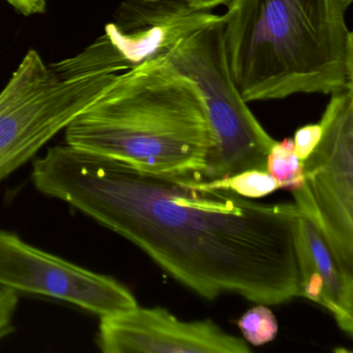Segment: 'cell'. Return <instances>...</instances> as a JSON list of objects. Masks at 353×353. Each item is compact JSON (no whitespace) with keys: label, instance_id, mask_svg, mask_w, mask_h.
I'll use <instances>...</instances> for the list:
<instances>
[{"label":"cell","instance_id":"10","mask_svg":"<svg viewBox=\"0 0 353 353\" xmlns=\"http://www.w3.org/2000/svg\"><path fill=\"white\" fill-rule=\"evenodd\" d=\"M301 212L296 239L301 296L330 312L339 327L353 336V279L341 270L316 222L305 185L293 192Z\"/></svg>","mask_w":353,"mask_h":353},{"label":"cell","instance_id":"14","mask_svg":"<svg viewBox=\"0 0 353 353\" xmlns=\"http://www.w3.org/2000/svg\"><path fill=\"white\" fill-rule=\"evenodd\" d=\"M321 135L322 127L320 123L303 125L295 132L293 145L299 160L303 162L312 154L320 141Z\"/></svg>","mask_w":353,"mask_h":353},{"label":"cell","instance_id":"1","mask_svg":"<svg viewBox=\"0 0 353 353\" xmlns=\"http://www.w3.org/2000/svg\"><path fill=\"white\" fill-rule=\"evenodd\" d=\"M34 187L119 233L204 299L301 296L296 204L260 203L205 179L145 172L70 144L34 161Z\"/></svg>","mask_w":353,"mask_h":353},{"label":"cell","instance_id":"15","mask_svg":"<svg viewBox=\"0 0 353 353\" xmlns=\"http://www.w3.org/2000/svg\"><path fill=\"white\" fill-rule=\"evenodd\" d=\"M18 293L0 288V341L14 330V316L18 307Z\"/></svg>","mask_w":353,"mask_h":353},{"label":"cell","instance_id":"9","mask_svg":"<svg viewBox=\"0 0 353 353\" xmlns=\"http://www.w3.org/2000/svg\"><path fill=\"white\" fill-rule=\"evenodd\" d=\"M223 16L197 11L177 0H127L117 23L107 26L131 67L166 59L183 39L220 21Z\"/></svg>","mask_w":353,"mask_h":353},{"label":"cell","instance_id":"6","mask_svg":"<svg viewBox=\"0 0 353 353\" xmlns=\"http://www.w3.org/2000/svg\"><path fill=\"white\" fill-rule=\"evenodd\" d=\"M322 135L303 161L316 222L339 266L353 279V88L332 94Z\"/></svg>","mask_w":353,"mask_h":353},{"label":"cell","instance_id":"2","mask_svg":"<svg viewBox=\"0 0 353 353\" xmlns=\"http://www.w3.org/2000/svg\"><path fill=\"white\" fill-rule=\"evenodd\" d=\"M353 0H231L223 22L229 70L245 102L353 88Z\"/></svg>","mask_w":353,"mask_h":353},{"label":"cell","instance_id":"3","mask_svg":"<svg viewBox=\"0 0 353 353\" xmlns=\"http://www.w3.org/2000/svg\"><path fill=\"white\" fill-rule=\"evenodd\" d=\"M65 132L70 145L172 176L203 179L212 146L199 90L167 59L121 72Z\"/></svg>","mask_w":353,"mask_h":353},{"label":"cell","instance_id":"17","mask_svg":"<svg viewBox=\"0 0 353 353\" xmlns=\"http://www.w3.org/2000/svg\"><path fill=\"white\" fill-rule=\"evenodd\" d=\"M189 6L192 9L197 11H208L219 7V6H227L231 0H177Z\"/></svg>","mask_w":353,"mask_h":353},{"label":"cell","instance_id":"11","mask_svg":"<svg viewBox=\"0 0 353 353\" xmlns=\"http://www.w3.org/2000/svg\"><path fill=\"white\" fill-rule=\"evenodd\" d=\"M265 170L278 181L280 189L293 193L305 185L303 163L295 154L290 138L274 142L268 156Z\"/></svg>","mask_w":353,"mask_h":353},{"label":"cell","instance_id":"16","mask_svg":"<svg viewBox=\"0 0 353 353\" xmlns=\"http://www.w3.org/2000/svg\"><path fill=\"white\" fill-rule=\"evenodd\" d=\"M11 6L17 13L26 17L44 14L47 9V0H1Z\"/></svg>","mask_w":353,"mask_h":353},{"label":"cell","instance_id":"5","mask_svg":"<svg viewBox=\"0 0 353 353\" xmlns=\"http://www.w3.org/2000/svg\"><path fill=\"white\" fill-rule=\"evenodd\" d=\"M223 22L190 34L166 59L195 83L203 99L212 146L203 179L214 181L247 170H265L276 140L243 100L229 70Z\"/></svg>","mask_w":353,"mask_h":353},{"label":"cell","instance_id":"4","mask_svg":"<svg viewBox=\"0 0 353 353\" xmlns=\"http://www.w3.org/2000/svg\"><path fill=\"white\" fill-rule=\"evenodd\" d=\"M128 69L107 36L52 65L38 51H28L0 92V181L65 130Z\"/></svg>","mask_w":353,"mask_h":353},{"label":"cell","instance_id":"13","mask_svg":"<svg viewBox=\"0 0 353 353\" xmlns=\"http://www.w3.org/2000/svg\"><path fill=\"white\" fill-rule=\"evenodd\" d=\"M237 325L243 338L254 346L272 342L279 332L276 316L261 303L245 312L237 321Z\"/></svg>","mask_w":353,"mask_h":353},{"label":"cell","instance_id":"8","mask_svg":"<svg viewBox=\"0 0 353 353\" xmlns=\"http://www.w3.org/2000/svg\"><path fill=\"white\" fill-rule=\"evenodd\" d=\"M98 343L106 353H248L245 340L212 320L183 321L164 307H132L100 317Z\"/></svg>","mask_w":353,"mask_h":353},{"label":"cell","instance_id":"7","mask_svg":"<svg viewBox=\"0 0 353 353\" xmlns=\"http://www.w3.org/2000/svg\"><path fill=\"white\" fill-rule=\"evenodd\" d=\"M0 288L59 299L100 317L138 305L133 293L119 281L42 251L3 230Z\"/></svg>","mask_w":353,"mask_h":353},{"label":"cell","instance_id":"12","mask_svg":"<svg viewBox=\"0 0 353 353\" xmlns=\"http://www.w3.org/2000/svg\"><path fill=\"white\" fill-rule=\"evenodd\" d=\"M206 183L210 187L229 190L245 198L264 197L280 189L278 181L266 170L243 171Z\"/></svg>","mask_w":353,"mask_h":353}]
</instances>
